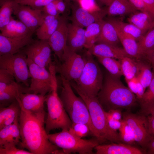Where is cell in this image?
Listing matches in <instances>:
<instances>
[{
    "instance_id": "cell-56",
    "label": "cell",
    "mask_w": 154,
    "mask_h": 154,
    "mask_svg": "<svg viewBox=\"0 0 154 154\" xmlns=\"http://www.w3.org/2000/svg\"><path fill=\"white\" fill-rule=\"evenodd\" d=\"M113 0H96V3L100 5L108 6Z\"/></svg>"
},
{
    "instance_id": "cell-19",
    "label": "cell",
    "mask_w": 154,
    "mask_h": 154,
    "mask_svg": "<svg viewBox=\"0 0 154 154\" xmlns=\"http://www.w3.org/2000/svg\"><path fill=\"white\" fill-rule=\"evenodd\" d=\"M94 149L96 154H143L142 149L123 143H111L100 144Z\"/></svg>"
},
{
    "instance_id": "cell-59",
    "label": "cell",
    "mask_w": 154,
    "mask_h": 154,
    "mask_svg": "<svg viewBox=\"0 0 154 154\" xmlns=\"http://www.w3.org/2000/svg\"><path fill=\"white\" fill-rule=\"evenodd\" d=\"M65 1L64 2H65V3H66V2L67 1H68V0H64Z\"/></svg>"
},
{
    "instance_id": "cell-55",
    "label": "cell",
    "mask_w": 154,
    "mask_h": 154,
    "mask_svg": "<svg viewBox=\"0 0 154 154\" xmlns=\"http://www.w3.org/2000/svg\"><path fill=\"white\" fill-rule=\"evenodd\" d=\"M149 8L153 15V11L154 7V0H143Z\"/></svg>"
},
{
    "instance_id": "cell-38",
    "label": "cell",
    "mask_w": 154,
    "mask_h": 154,
    "mask_svg": "<svg viewBox=\"0 0 154 154\" xmlns=\"http://www.w3.org/2000/svg\"><path fill=\"white\" fill-rule=\"evenodd\" d=\"M14 77L6 70L0 69V92L14 84L15 82Z\"/></svg>"
},
{
    "instance_id": "cell-1",
    "label": "cell",
    "mask_w": 154,
    "mask_h": 154,
    "mask_svg": "<svg viewBox=\"0 0 154 154\" xmlns=\"http://www.w3.org/2000/svg\"><path fill=\"white\" fill-rule=\"evenodd\" d=\"M21 107L19 121L21 139L18 145L20 148H25L32 154H64L48 139L44 126L46 113L35 114Z\"/></svg>"
},
{
    "instance_id": "cell-5",
    "label": "cell",
    "mask_w": 154,
    "mask_h": 154,
    "mask_svg": "<svg viewBox=\"0 0 154 154\" xmlns=\"http://www.w3.org/2000/svg\"><path fill=\"white\" fill-rule=\"evenodd\" d=\"M56 72H51L52 88L46 95L47 112L45 120V129L48 134L52 130L60 129L68 130L72 123L66 112L62 101L57 93Z\"/></svg>"
},
{
    "instance_id": "cell-18",
    "label": "cell",
    "mask_w": 154,
    "mask_h": 154,
    "mask_svg": "<svg viewBox=\"0 0 154 154\" xmlns=\"http://www.w3.org/2000/svg\"><path fill=\"white\" fill-rule=\"evenodd\" d=\"M92 55L96 57H106L117 59L121 61L124 58L130 57L123 48L104 43H98L88 49Z\"/></svg>"
},
{
    "instance_id": "cell-33",
    "label": "cell",
    "mask_w": 154,
    "mask_h": 154,
    "mask_svg": "<svg viewBox=\"0 0 154 154\" xmlns=\"http://www.w3.org/2000/svg\"><path fill=\"white\" fill-rule=\"evenodd\" d=\"M17 3L15 0H0V29L11 20Z\"/></svg>"
},
{
    "instance_id": "cell-40",
    "label": "cell",
    "mask_w": 154,
    "mask_h": 154,
    "mask_svg": "<svg viewBox=\"0 0 154 154\" xmlns=\"http://www.w3.org/2000/svg\"><path fill=\"white\" fill-rule=\"evenodd\" d=\"M153 76L151 81L145 91L141 100L139 102L140 106L146 104L154 100V70H152Z\"/></svg>"
},
{
    "instance_id": "cell-51",
    "label": "cell",
    "mask_w": 154,
    "mask_h": 154,
    "mask_svg": "<svg viewBox=\"0 0 154 154\" xmlns=\"http://www.w3.org/2000/svg\"><path fill=\"white\" fill-rule=\"evenodd\" d=\"M145 90L143 86L138 80L137 83V92L136 96L137 102H138L142 99Z\"/></svg>"
},
{
    "instance_id": "cell-22",
    "label": "cell",
    "mask_w": 154,
    "mask_h": 154,
    "mask_svg": "<svg viewBox=\"0 0 154 154\" xmlns=\"http://www.w3.org/2000/svg\"><path fill=\"white\" fill-rule=\"evenodd\" d=\"M31 93L29 87L16 82L0 92V108L7 107L17 100L21 93Z\"/></svg>"
},
{
    "instance_id": "cell-4",
    "label": "cell",
    "mask_w": 154,
    "mask_h": 154,
    "mask_svg": "<svg viewBox=\"0 0 154 154\" xmlns=\"http://www.w3.org/2000/svg\"><path fill=\"white\" fill-rule=\"evenodd\" d=\"M60 77L62 86L59 96L72 123L87 125L91 129L93 136L98 138L85 102L81 97L75 94L70 82L62 75H60Z\"/></svg>"
},
{
    "instance_id": "cell-27",
    "label": "cell",
    "mask_w": 154,
    "mask_h": 154,
    "mask_svg": "<svg viewBox=\"0 0 154 154\" xmlns=\"http://www.w3.org/2000/svg\"><path fill=\"white\" fill-rule=\"evenodd\" d=\"M127 21L129 23L135 25L145 34L150 29L153 18L148 12L137 11L131 14Z\"/></svg>"
},
{
    "instance_id": "cell-44",
    "label": "cell",
    "mask_w": 154,
    "mask_h": 154,
    "mask_svg": "<svg viewBox=\"0 0 154 154\" xmlns=\"http://www.w3.org/2000/svg\"><path fill=\"white\" fill-rule=\"evenodd\" d=\"M41 9L42 13L44 14L56 17L60 16L53 1L42 8Z\"/></svg>"
},
{
    "instance_id": "cell-26",
    "label": "cell",
    "mask_w": 154,
    "mask_h": 154,
    "mask_svg": "<svg viewBox=\"0 0 154 154\" xmlns=\"http://www.w3.org/2000/svg\"><path fill=\"white\" fill-rule=\"evenodd\" d=\"M119 41L117 31L113 24L108 19L107 21L103 20L101 32L96 43L117 46Z\"/></svg>"
},
{
    "instance_id": "cell-41",
    "label": "cell",
    "mask_w": 154,
    "mask_h": 154,
    "mask_svg": "<svg viewBox=\"0 0 154 154\" xmlns=\"http://www.w3.org/2000/svg\"><path fill=\"white\" fill-rule=\"evenodd\" d=\"M54 0H15L16 2L22 5L29 6L34 9H40Z\"/></svg>"
},
{
    "instance_id": "cell-47",
    "label": "cell",
    "mask_w": 154,
    "mask_h": 154,
    "mask_svg": "<svg viewBox=\"0 0 154 154\" xmlns=\"http://www.w3.org/2000/svg\"><path fill=\"white\" fill-rule=\"evenodd\" d=\"M140 107L139 113L146 116L150 115L154 117V100Z\"/></svg>"
},
{
    "instance_id": "cell-7",
    "label": "cell",
    "mask_w": 154,
    "mask_h": 154,
    "mask_svg": "<svg viewBox=\"0 0 154 154\" xmlns=\"http://www.w3.org/2000/svg\"><path fill=\"white\" fill-rule=\"evenodd\" d=\"M92 55L88 51L83 56L85 65L80 77L72 81L81 92L88 96L97 97L102 88L103 78L102 71Z\"/></svg>"
},
{
    "instance_id": "cell-24",
    "label": "cell",
    "mask_w": 154,
    "mask_h": 154,
    "mask_svg": "<svg viewBox=\"0 0 154 154\" xmlns=\"http://www.w3.org/2000/svg\"><path fill=\"white\" fill-rule=\"evenodd\" d=\"M0 34L9 37H17L33 34L22 22L12 17L9 22L0 29Z\"/></svg>"
},
{
    "instance_id": "cell-46",
    "label": "cell",
    "mask_w": 154,
    "mask_h": 154,
    "mask_svg": "<svg viewBox=\"0 0 154 154\" xmlns=\"http://www.w3.org/2000/svg\"><path fill=\"white\" fill-rule=\"evenodd\" d=\"M121 109H115L106 112L105 114L107 121L111 119L121 121L122 119V113Z\"/></svg>"
},
{
    "instance_id": "cell-23",
    "label": "cell",
    "mask_w": 154,
    "mask_h": 154,
    "mask_svg": "<svg viewBox=\"0 0 154 154\" xmlns=\"http://www.w3.org/2000/svg\"><path fill=\"white\" fill-rule=\"evenodd\" d=\"M115 27L119 41L129 56L131 58L138 60L146 58L140 49L138 42L133 38L125 34Z\"/></svg>"
},
{
    "instance_id": "cell-21",
    "label": "cell",
    "mask_w": 154,
    "mask_h": 154,
    "mask_svg": "<svg viewBox=\"0 0 154 154\" xmlns=\"http://www.w3.org/2000/svg\"><path fill=\"white\" fill-rule=\"evenodd\" d=\"M19 117L12 124L0 129V147L8 145L17 146L21 139Z\"/></svg>"
},
{
    "instance_id": "cell-37",
    "label": "cell",
    "mask_w": 154,
    "mask_h": 154,
    "mask_svg": "<svg viewBox=\"0 0 154 154\" xmlns=\"http://www.w3.org/2000/svg\"><path fill=\"white\" fill-rule=\"evenodd\" d=\"M68 130L72 134L80 138H82L90 135L93 136L90 127L84 123H72Z\"/></svg>"
},
{
    "instance_id": "cell-31",
    "label": "cell",
    "mask_w": 154,
    "mask_h": 154,
    "mask_svg": "<svg viewBox=\"0 0 154 154\" xmlns=\"http://www.w3.org/2000/svg\"><path fill=\"white\" fill-rule=\"evenodd\" d=\"M120 61L123 75L126 81L137 77L139 68L137 59L126 57Z\"/></svg>"
},
{
    "instance_id": "cell-17",
    "label": "cell",
    "mask_w": 154,
    "mask_h": 154,
    "mask_svg": "<svg viewBox=\"0 0 154 154\" xmlns=\"http://www.w3.org/2000/svg\"><path fill=\"white\" fill-rule=\"evenodd\" d=\"M46 95L34 93L21 94L17 98L21 106L30 112L35 114L45 113L44 104Z\"/></svg>"
},
{
    "instance_id": "cell-11",
    "label": "cell",
    "mask_w": 154,
    "mask_h": 154,
    "mask_svg": "<svg viewBox=\"0 0 154 154\" xmlns=\"http://www.w3.org/2000/svg\"><path fill=\"white\" fill-rule=\"evenodd\" d=\"M31 78L29 86L31 93L45 96L52 88V76L46 68L40 66L27 58Z\"/></svg>"
},
{
    "instance_id": "cell-30",
    "label": "cell",
    "mask_w": 154,
    "mask_h": 154,
    "mask_svg": "<svg viewBox=\"0 0 154 154\" xmlns=\"http://www.w3.org/2000/svg\"><path fill=\"white\" fill-rule=\"evenodd\" d=\"M137 60L139 68L136 77L145 90L150 84L153 78L152 67L147 59Z\"/></svg>"
},
{
    "instance_id": "cell-43",
    "label": "cell",
    "mask_w": 154,
    "mask_h": 154,
    "mask_svg": "<svg viewBox=\"0 0 154 154\" xmlns=\"http://www.w3.org/2000/svg\"><path fill=\"white\" fill-rule=\"evenodd\" d=\"M79 5L83 9L91 12L100 10L97 4H93L87 0H78Z\"/></svg>"
},
{
    "instance_id": "cell-2",
    "label": "cell",
    "mask_w": 154,
    "mask_h": 154,
    "mask_svg": "<svg viewBox=\"0 0 154 154\" xmlns=\"http://www.w3.org/2000/svg\"><path fill=\"white\" fill-rule=\"evenodd\" d=\"M97 97L106 112L115 109L130 110L137 102L135 94L122 83L120 78L109 73L103 80Z\"/></svg>"
},
{
    "instance_id": "cell-14",
    "label": "cell",
    "mask_w": 154,
    "mask_h": 154,
    "mask_svg": "<svg viewBox=\"0 0 154 154\" xmlns=\"http://www.w3.org/2000/svg\"><path fill=\"white\" fill-rule=\"evenodd\" d=\"M68 25L66 17L60 16L57 27L48 40L51 50L60 61L67 47Z\"/></svg>"
},
{
    "instance_id": "cell-48",
    "label": "cell",
    "mask_w": 154,
    "mask_h": 154,
    "mask_svg": "<svg viewBox=\"0 0 154 154\" xmlns=\"http://www.w3.org/2000/svg\"><path fill=\"white\" fill-rule=\"evenodd\" d=\"M138 81V79L137 77H135L130 80L126 81L129 88L135 95L137 92Z\"/></svg>"
},
{
    "instance_id": "cell-34",
    "label": "cell",
    "mask_w": 154,
    "mask_h": 154,
    "mask_svg": "<svg viewBox=\"0 0 154 154\" xmlns=\"http://www.w3.org/2000/svg\"><path fill=\"white\" fill-rule=\"evenodd\" d=\"M96 57L99 62L111 75L119 78L123 75L120 61L111 58Z\"/></svg>"
},
{
    "instance_id": "cell-32",
    "label": "cell",
    "mask_w": 154,
    "mask_h": 154,
    "mask_svg": "<svg viewBox=\"0 0 154 154\" xmlns=\"http://www.w3.org/2000/svg\"><path fill=\"white\" fill-rule=\"evenodd\" d=\"M103 20L94 22L86 27L85 30V43L84 47L89 49L96 43L101 30Z\"/></svg>"
},
{
    "instance_id": "cell-10",
    "label": "cell",
    "mask_w": 154,
    "mask_h": 154,
    "mask_svg": "<svg viewBox=\"0 0 154 154\" xmlns=\"http://www.w3.org/2000/svg\"><path fill=\"white\" fill-rule=\"evenodd\" d=\"M122 119L129 126L136 143L141 147L145 154L147 146L153 136L150 131L147 116L127 110L122 113Z\"/></svg>"
},
{
    "instance_id": "cell-29",
    "label": "cell",
    "mask_w": 154,
    "mask_h": 154,
    "mask_svg": "<svg viewBox=\"0 0 154 154\" xmlns=\"http://www.w3.org/2000/svg\"><path fill=\"white\" fill-rule=\"evenodd\" d=\"M108 19L115 27L137 42L141 39L145 34L140 29L130 23H125L120 20L114 18Z\"/></svg>"
},
{
    "instance_id": "cell-3",
    "label": "cell",
    "mask_w": 154,
    "mask_h": 154,
    "mask_svg": "<svg viewBox=\"0 0 154 154\" xmlns=\"http://www.w3.org/2000/svg\"><path fill=\"white\" fill-rule=\"evenodd\" d=\"M71 86L86 104L98 138L102 144L107 141L111 143H122L119 133L112 129L109 125L105 111L100 104L97 97L85 94L73 84H71Z\"/></svg>"
},
{
    "instance_id": "cell-12",
    "label": "cell",
    "mask_w": 154,
    "mask_h": 154,
    "mask_svg": "<svg viewBox=\"0 0 154 154\" xmlns=\"http://www.w3.org/2000/svg\"><path fill=\"white\" fill-rule=\"evenodd\" d=\"M51 49L47 40H36L21 50L27 58L42 67H49L52 62L51 58Z\"/></svg>"
},
{
    "instance_id": "cell-35",
    "label": "cell",
    "mask_w": 154,
    "mask_h": 154,
    "mask_svg": "<svg viewBox=\"0 0 154 154\" xmlns=\"http://www.w3.org/2000/svg\"><path fill=\"white\" fill-rule=\"evenodd\" d=\"M140 49L146 58L154 47V28L149 30L138 42Z\"/></svg>"
},
{
    "instance_id": "cell-8",
    "label": "cell",
    "mask_w": 154,
    "mask_h": 154,
    "mask_svg": "<svg viewBox=\"0 0 154 154\" xmlns=\"http://www.w3.org/2000/svg\"><path fill=\"white\" fill-rule=\"evenodd\" d=\"M0 69L11 74L17 82L29 86L28 80L31 75L27 57L22 50L14 54L0 56Z\"/></svg>"
},
{
    "instance_id": "cell-6",
    "label": "cell",
    "mask_w": 154,
    "mask_h": 154,
    "mask_svg": "<svg viewBox=\"0 0 154 154\" xmlns=\"http://www.w3.org/2000/svg\"><path fill=\"white\" fill-rule=\"evenodd\" d=\"M49 141L62 149L64 154L78 153L80 154H93V150L97 145L102 144L97 138L85 139L72 135L68 130H62L59 132L48 134Z\"/></svg>"
},
{
    "instance_id": "cell-49",
    "label": "cell",
    "mask_w": 154,
    "mask_h": 154,
    "mask_svg": "<svg viewBox=\"0 0 154 154\" xmlns=\"http://www.w3.org/2000/svg\"><path fill=\"white\" fill-rule=\"evenodd\" d=\"M53 2L60 15L63 13L66 8V3L64 0H54Z\"/></svg>"
},
{
    "instance_id": "cell-16",
    "label": "cell",
    "mask_w": 154,
    "mask_h": 154,
    "mask_svg": "<svg viewBox=\"0 0 154 154\" xmlns=\"http://www.w3.org/2000/svg\"><path fill=\"white\" fill-rule=\"evenodd\" d=\"M33 34L21 37H9L0 34V56L17 53L33 40Z\"/></svg>"
},
{
    "instance_id": "cell-15",
    "label": "cell",
    "mask_w": 154,
    "mask_h": 154,
    "mask_svg": "<svg viewBox=\"0 0 154 154\" xmlns=\"http://www.w3.org/2000/svg\"><path fill=\"white\" fill-rule=\"evenodd\" d=\"M72 8V22L83 28L103 19L107 14V9L91 12L83 9L79 5H74Z\"/></svg>"
},
{
    "instance_id": "cell-53",
    "label": "cell",
    "mask_w": 154,
    "mask_h": 154,
    "mask_svg": "<svg viewBox=\"0 0 154 154\" xmlns=\"http://www.w3.org/2000/svg\"><path fill=\"white\" fill-rule=\"evenodd\" d=\"M150 131L154 136V117L150 115L147 116Z\"/></svg>"
},
{
    "instance_id": "cell-13",
    "label": "cell",
    "mask_w": 154,
    "mask_h": 154,
    "mask_svg": "<svg viewBox=\"0 0 154 154\" xmlns=\"http://www.w3.org/2000/svg\"><path fill=\"white\" fill-rule=\"evenodd\" d=\"M13 14L34 33L41 25L44 19L41 8L34 9L17 3Z\"/></svg>"
},
{
    "instance_id": "cell-36",
    "label": "cell",
    "mask_w": 154,
    "mask_h": 154,
    "mask_svg": "<svg viewBox=\"0 0 154 154\" xmlns=\"http://www.w3.org/2000/svg\"><path fill=\"white\" fill-rule=\"evenodd\" d=\"M121 125L119 129L120 139L124 143L133 146L136 143L133 134L129 126L124 120H122Z\"/></svg>"
},
{
    "instance_id": "cell-25",
    "label": "cell",
    "mask_w": 154,
    "mask_h": 154,
    "mask_svg": "<svg viewBox=\"0 0 154 154\" xmlns=\"http://www.w3.org/2000/svg\"><path fill=\"white\" fill-rule=\"evenodd\" d=\"M21 110L17 99L7 107L0 108V129L13 123L19 117Z\"/></svg>"
},
{
    "instance_id": "cell-45",
    "label": "cell",
    "mask_w": 154,
    "mask_h": 154,
    "mask_svg": "<svg viewBox=\"0 0 154 154\" xmlns=\"http://www.w3.org/2000/svg\"><path fill=\"white\" fill-rule=\"evenodd\" d=\"M132 5L137 10L149 12L153 18L149 8L143 0H129Z\"/></svg>"
},
{
    "instance_id": "cell-42",
    "label": "cell",
    "mask_w": 154,
    "mask_h": 154,
    "mask_svg": "<svg viewBox=\"0 0 154 154\" xmlns=\"http://www.w3.org/2000/svg\"><path fill=\"white\" fill-rule=\"evenodd\" d=\"M0 154H32L29 151L18 148L15 145H8L0 147Z\"/></svg>"
},
{
    "instance_id": "cell-28",
    "label": "cell",
    "mask_w": 154,
    "mask_h": 154,
    "mask_svg": "<svg viewBox=\"0 0 154 154\" xmlns=\"http://www.w3.org/2000/svg\"><path fill=\"white\" fill-rule=\"evenodd\" d=\"M137 11L129 0H113L107 9V14L110 16L131 14Z\"/></svg>"
},
{
    "instance_id": "cell-54",
    "label": "cell",
    "mask_w": 154,
    "mask_h": 154,
    "mask_svg": "<svg viewBox=\"0 0 154 154\" xmlns=\"http://www.w3.org/2000/svg\"><path fill=\"white\" fill-rule=\"evenodd\" d=\"M146 58L150 63L152 70H154V47L150 52L146 56Z\"/></svg>"
},
{
    "instance_id": "cell-52",
    "label": "cell",
    "mask_w": 154,
    "mask_h": 154,
    "mask_svg": "<svg viewBox=\"0 0 154 154\" xmlns=\"http://www.w3.org/2000/svg\"><path fill=\"white\" fill-rule=\"evenodd\" d=\"M145 153L148 154H154V136L148 143L145 151Z\"/></svg>"
},
{
    "instance_id": "cell-57",
    "label": "cell",
    "mask_w": 154,
    "mask_h": 154,
    "mask_svg": "<svg viewBox=\"0 0 154 154\" xmlns=\"http://www.w3.org/2000/svg\"><path fill=\"white\" fill-rule=\"evenodd\" d=\"M153 22L152 26L151 27L150 29L153 28H154V8L153 9Z\"/></svg>"
},
{
    "instance_id": "cell-9",
    "label": "cell",
    "mask_w": 154,
    "mask_h": 154,
    "mask_svg": "<svg viewBox=\"0 0 154 154\" xmlns=\"http://www.w3.org/2000/svg\"><path fill=\"white\" fill-rule=\"evenodd\" d=\"M54 61L56 72L60 74L69 81L76 82L80 77L85 65L84 58L67 46L64 52L62 62L54 55Z\"/></svg>"
},
{
    "instance_id": "cell-50",
    "label": "cell",
    "mask_w": 154,
    "mask_h": 154,
    "mask_svg": "<svg viewBox=\"0 0 154 154\" xmlns=\"http://www.w3.org/2000/svg\"><path fill=\"white\" fill-rule=\"evenodd\" d=\"M121 121L112 119L108 120V122L110 127L113 130L117 131L121 126Z\"/></svg>"
},
{
    "instance_id": "cell-58",
    "label": "cell",
    "mask_w": 154,
    "mask_h": 154,
    "mask_svg": "<svg viewBox=\"0 0 154 154\" xmlns=\"http://www.w3.org/2000/svg\"><path fill=\"white\" fill-rule=\"evenodd\" d=\"M88 1L93 4H97L96 0H87Z\"/></svg>"
},
{
    "instance_id": "cell-20",
    "label": "cell",
    "mask_w": 154,
    "mask_h": 154,
    "mask_svg": "<svg viewBox=\"0 0 154 154\" xmlns=\"http://www.w3.org/2000/svg\"><path fill=\"white\" fill-rule=\"evenodd\" d=\"M85 30L74 23H68L67 46L70 50L76 52L84 47Z\"/></svg>"
},
{
    "instance_id": "cell-39",
    "label": "cell",
    "mask_w": 154,
    "mask_h": 154,
    "mask_svg": "<svg viewBox=\"0 0 154 154\" xmlns=\"http://www.w3.org/2000/svg\"><path fill=\"white\" fill-rule=\"evenodd\" d=\"M59 17L56 19L43 30L40 32L36 33L38 39L47 40H48L57 27Z\"/></svg>"
}]
</instances>
